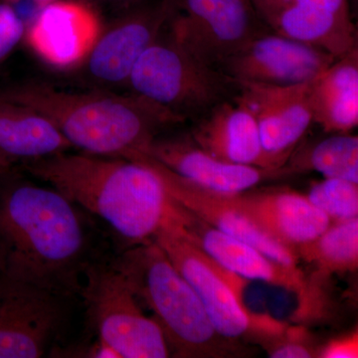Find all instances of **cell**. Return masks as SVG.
<instances>
[{"mask_svg":"<svg viewBox=\"0 0 358 358\" xmlns=\"http://www.w3.org/2000/svg\"><path fill=\"white\" fill-rule=\"evenodd\" d=\"M313 122L327 134H348L358 124V51L338 59L310 82Z\"/></svg>","mask_w":358,"mask_h":358,"instance_id":"20","label":"cell"},{"mask_svg":"<svg viewBox=\"0 0 358 358\" xmlns=\"http://www.w3.org/2000/svg\"><path fill=\"white\" fill-rule=\"evenodd\" d=\"M147 155L190 182L223 194L246 192L270 178L289 176L278 169L222 162L207 154L187 138H160L150 143Z\"/></svg>","mask_w":358,"mask_h":358,"instance_id":"16","label":"cell"},{"mask_svg":"<svg viewBox=\"0 0 358 358\" xmlns=\"http://www.w3.org/2000/svg\"><path fill=\"white\" fill-rule=\"evenodd\" d=\"M238 96L255 117L265 152L280 166L289 157L313 122L308 83L275 86L238 83Z\"/></svg>","mask_w":358,"mask_h":358,"instance_id":"14","label":"cell"},{"mask_svg":"<svg viewBox=\"0 0 358 358\" xmlns=\"http://www.w3.org/2000/svg\"><path fill=\"white\" fill-rule=\"evenodd\" d=\"M319 350L299 338L279 341L271 346L268 357L272 358H310L317 357Z\"/></svg>","mask_w":358,"mask_h":358,"instance_id":"28","label":"cell"},{"mask_svg":"<svg viewBox=\"0 0 358 358\" xmlns=\"http://www.w3.org/2000/svg\"><path fill=\"white\" fill-rule=\"evenodd\" d=\"M296 253L322 275L355 272L358 267V217L333 221L319 237L298 247Z\"/></svg>","mask_w":358,"mask_h":358,"instance_id":"23","label":"cell"},{"mask_svg":"<svg viewBox=\"0 0 358 358\" xmlns=\"http://www.w3.org/2000/svg\"><path fill=\"white\" fill-rule=\"evenodd\" d=\"M68 299L0 274V358H38L62 331Z\"/></svg>","mask_w":358,"mask_h":358,"instance_id":"9","label":"cell"},{"mask_svg":"<svg viewBox=\"0 0 358 358\" xmlns=\"http://www.w3.org/2000/svg\"><path fill=\"white\" fill-rule=\"evenodd\" d=\"M271 31L317 47L336 59L357 48V31L350 16L315 6H289L263 14Z\"/></svg>","mask_w":358,"mask_h":358,"instance_id":"19","label":"cell"},{"mask_svg":"<svg viewBox=\"0 0 358 358\" xmlns=\"http://www.w3.org/2000/svg\"><path fill=\"white\" fill-rule=\"evenodd\" d=\"M317 357L320 358H357L358 333L357 331L343 338L333 339L322 346Z\"/></svg>","mask_w":358,"mask_h":358,"instance_id":"27","label":"cell"},{"mask_svg":"<svg viewBox=\"0 0 358 358\" xmlns=\"http://www.w3.org/2000/svg\"><path fill=\"white\" fill-rule=\"evenodd\" d=\"M129 159L145 162L159 174L167 192L179 204L200 220L231 237L246 242L278 263L299 268L294 249L271 237L228 201L223 193L212 192L181 178L147 155L136 154Z\"/></svg>","mask_w":358,"mask_h":358,"instance_id":"13","label":"cell"},{"mask_svg":"<svg viewBox=\"0 0 358 358\" xmlns=\"http://www.w3.org/2000/svg\"><path fill=\"white\" fill-rule=\"evenodd\" d=\"M26 25L10 0H0V65L24 37Z\"/></svg>","mask_w":358,"mask_h":358,"instance_id":"25","label":"cell"},{"mask_svg":"<svg viewBox=\"0 0 358 358\" xmlns=\"http://www.w3.org/2000/svg\"><path fill=\"white\" fill-rule=\"evenodd\" d=\"M113 264L154 312L171 355H229L231 341L217 333L194 289L155 241L136 245Z\"/></svg>","mask_w":358,"mask_h":358,"instance_id":"4","label":"cell"},{"mask_svg":"<svg viewBox=\"0 0 358 358\" xmlns=\"http://www.w3.org/2000/svg\"><path fill=\"white\" fill-rule=\"evenodd\" d=\"M85 1L88 2L91 6L96 3L102 4V6H115L122 11L126 10L129 7L136 6V4L141 3L145 0H85Z\"/></svg>","mask_w":358,"mask_h":358,"instance_id":"29","label":"cell"},{"mask_svg":"<svg viewBox=\"0 0 358 358\" xmlns=\"http://www.w3.org/2000/svg\"><path fill=\"white\" fill-rule=\"evenodd\" d=\"M0 96L44 115L84 154L124 157L143 154L164 129L186 122L143 96L112 93H73L42 83H28Z\"/></svg>","mask_w":358,"mask_h":358,"instance_id":"3","label":"cell"},{"mask_svg":"<svg viewBox=\"0 0 358 358\" xmlns=\"http://www.w3.org/2000/svg\"><path fill=\"white\" fill-rule=\"evenodd\" d=\"M13 169V162L0 155V182Z\"/></svg>","mask_w":358,"mask_h":358,"instance_id":"30","label":"cell"},{"mask_svg":"<svg viewBox=\"0 0 358 358\" xmlns=\"http://www.w3.org/2000/svg\"><path fill=\"white\" fill-rule=\"evenodd\" d=\"M152 241L192 287L217 333L229 341L252 334L280 336L286 326L244 307L238 275L219 266L188 237L187 229L167 230Z\"/></svg>","mask_w":358,"mask_h":358,"instance_id":"6","label":"cell"},{"mask_svg":"<svg viewBox=\"0 0 358 358\" xmlns=\"http://www.w3.org/2000/svg\"><path fill=\"white\" fill-rule=\"evenodd\" d=\"M102 29L98 11L88 2L56 0L41 7L23 38L46 64L69 70L83 66Z\"/></svg>","mask_w":358,"mask_h":358,"instance_id":"12","label":"cell"},{"mask_svg":"<svg viewBox=\"0 0 358 358\" xmlns=\"http://www.w3.org/2000/svg\"><path fill=\"white\" fill-rule=\"evenodd\" d=\"M336 60L317 47L267 31L250 40L218 70L237 83L293 86L313 81Z\"/></svg>","mask_w":358,"mask_h":358,"instance_id":"11","label":"cell"},{"mask_svg":"<svg viewBox=\"0 0 358 358\" xmlns=\"http://www.w3.org/2000/svg\"><path fill=\"white\" fill-rule=\"evenodd\" d=\"M127 84L136 95L185 121L199 120L239 93L237 82L193 57L166 27L134 65Z\"/></svg>","mask_w":358,"mask_h":358,"instance_id":"5","label":"cell"},{"mask_svg":"<svg viewBox=\"0 0 358 358\" xmlns=\"http://www.w3.org/2000/svg\"><path fill=\"white\" fill-rule=\"evenodd\" d=\"M80 296L99 339L120 358L171 357L159 324L143 312L128 279L114 264L94 263L85 275Z\"/></svg>","mask_w":358,"mask_h":358,"instance_id":"7","label":"cell"},{"mask_svg":"<svg viewBox=\"0 0 358 358\" xmlns=\"http://www.w3.org/2000/svg\"><path fill=\"white\" fill-rule=\"evenodd\" d=\"M224 196L259 228L294 251L319 237L331 223L307 195L291 190L249 189Z\"/></svg>","mask_w":358,"mask_h":358,"instance_id":"18","label":"cell"},{"mask_svg":"<svg viewBox=\"0 0 358 358\" xmlns=\"http://www.w3.org/2000/svg\"><path fill=\"white\" fill-rule=\"evenodd\" d=\"M13 3L20 1V0H10ZM33 3L37 4V6L42 7L46 6V4L50 3V2L56 1V0H30Z\"/></svg>","mask_w":358,"mask_h":358,"instance_id":"31","label":"cell"},{"mask_svg":"<svg viewBox=\"0 0 358 358\" xmlns=\"http://www.w3.org/2000/svg\"><path fill=\"white\" fill-rule=\"evenodd\" d=\"M176 0H145L120 13L102 29L83 66L101 84H127L134 65L159 38L171 20Z\"/></svg>","mask_w":358,"mask_h":358,"instance_id":"10","label":"cell"},{"mask_svg":"<svg viewBox=\"0 0 358 358\" xmlns=\"http://www.w3.org/2000/svg\"><path fill=\"white\" fill-rule=\"evenodd\" d=\"M23 167L134 246L164 231L187 229L194 220L141 160L64 152L23 162Z\"/></svg>","mask_w":358,"mask_h":358,"instance_id":"2","label":"cell"},{"mask_svg":"<svg viewBox=\"0 0 358 358\" xmlns=\"http://www.w3.org/2000/svg\"><path fill=\"white\" fill-rule=\"evenodd\" d=\"M187 232L193 243L232 274L292 292L298 296L303 312H310L317 303V296L300 268L278 263L252 245L224 234L196 216Z\"/></svg>","mask_w":358,"mask_h":358,"instance_id":"15","label":"cell"},{"mask_svg":"<svg viewBox=\"0 0 358 358\" xmlns=\"http://www.w3.org/2000/svg\"><path fill=\"white\" fill-rule=\"evenodd\" d=\"M189 136L197 147L222 162L267 169L282 167L264 150L255 117L238 95L194 121Z\"/></svg>","mask_w":358,"mask_h":358,"instance_id":"17","label":"cell"},{"mask_svg":"<svg viewBox=\"0 0 358 358\" xmlns=\"http://www.w3.org/2000/svg\"><path fill=\"white\" fill-rule=\"evenodd\" d=\"M98 262L82 208L14 173L0 182V274L63 298L80 294Z\"/></svg>","mask_w":358,"mask_h":358,"instance_id":"1","label":"cell"},{"mask_svg":"<svg viewBox=\"0 0 358 358\" xmlns=\"http://www.w3.org/2000/svg\"><path fill=\"white\" fill-rule=\"evenodd\" d=\"M259 17L280 7L315 6L327 9L341 15L350 16L348 0H251Z\"/></svg>","mask_w":358,"mask_h":358,"instance_id":"26","label":"cell"},{"mask_svg":"<svg viewBox=\"0 0 358 358\" xmlns=\"http://www.w3.org/2000/svg\"><path fill=\"white\" fill-rule=\"evenodd\" d=\"M284 167L289 174L317 171L324 178L358 183L357 136L333 134L300 152L294 150Z\"/></svg>","mask_w":358,"mask_h":358,"instance_id":"22","label":"cell"},{"mask_svg":"<svg viewBox=\"0 0 358 358\" xmlns=\"http://www.w3.org/2000/svg\"><path fill=\"white\" fill-rule=\"evenodd\" d=\"M73 148L57 127L36 110L0 96V155L32 162Z\"/></svg>","mask_w":358,"mask_h":358,"instance_id":"21","label":"cell"},{"mask_svg":"<svg viewBox=\"0 0 358 358\" xmlns=\"http://www.w3.org/2000/svg\"><path fill=\"white\" fill-rule=\"evenodd\" d=\"M167 29L193 57L217 70L250 40L268 31L251 0H176Z\"/></svg>","mask_w":358,"mask_h":358,"instance_id":"8","label":"cell"},{"mask_svg":"<svg viewBox=\"0 0 358 358\" xmlns=\"http://www.w3.org/2000/svg\"><path fill=\"white\" fill-rule=\"evenodd\" d=\"M307 197L331 222L358 217V183L324 178L313 183Z\"/></svg>","mask_w":358,"mask_h":358,"instance_id":"24","label":"cell"}]
</instances>
